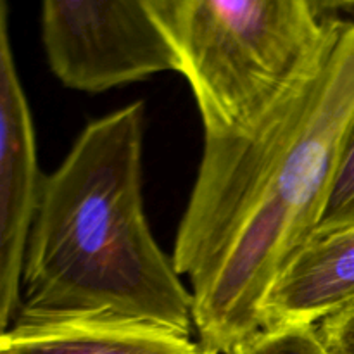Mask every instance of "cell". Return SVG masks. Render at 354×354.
Wrapping results in <instances>:
<instances>
[{
  "instance_id": "11",
  "label": "cell",
  "mask_w": 354,
  "mask_h": 354,
  "mask_svg": "<svg viewBox=\"0 0 354 354\" xmlns=\"http://www.w3.org/2000/svg\"><path fill=\"white\" fill-rule=\"evenodd\" d=\"M0 354H16L12 349V344H10L7 332L0 334Z\"/></svg>"
},
{
  "instance_id": "10",
  "label": "cell",
  "mask_w": 354,
  "mask_h": 354,
  "mask_svg": "<svg viewBox=\"0 0 354 354\" xmlns=\"http://www.w3.org/2000/svg\"><path fill=\"white\" fill-rule=\"evenodd\" d=\"M317 332L328 354H354V303L318 322Z\"/></svg>"
},
{
  "instance_id": "9",
  "label": "cell",
  "mask_w": 354,
  "mask_h": 354,
  "mask_svg": "<svg viewBox=\"0 0 354 354\" xmlns=\"http://www.w3.org/2000/svg\"><path fill=\"white\" fill-rule=\"evenodd\" d=\"M354 225V118L346 137L334 185L318 232H332Z\"/></svg>"
},
{
  "instance_id": "2",
  "label": "cell",
  "mask_w": 354,
  "mask_h": 354,
  "mask_svg": "<svg viewBox=\"0 0 354 354\" xmlns=\"http://www.w3.org/2000/svg\"><path fill=\"white\" fill-rule=\"evenodd\" d=\"M144 102L92 121L44 175L24 252L21 313L97 315L192 335V294L144 211Z\"/></svg>"
},
{
  "instance_id": "7",
  "label": "cell",
  "mask_w": 354,
  "mask_h": 354,
  "mask_svg": "<svg viewBox=\"0 0 354 354\" xmlns=\"http://www.w3.org/2000/svg\"><path fill=\"white\" fill-rule=\"evenodd\" d=\"M16 354H196L190 334L97 315L17 313L7 330Z\"/></svg>"
},
{
  "instance_id": "4",
  "label": "cell",
  "mask_w": 354,
  "mask_h": 354,
  "mask_svg": "<svg viewBox=\"0 0 354 354\" xmlns=\"http://www.w3.org/2000/svg\"><path fill=\"white\" fill-rule=\"evenodd\" d=\"M41 40L52 73L78 92L178 73L147 0H41Z\"/></svg>"
},
{
  "instance_id": "8",
  "label": "cell",
  "mask_w": 354,
  "mask_h": 354,
  "mask_svg": "<svg viewBox=\"0 0 354 354\" xmlns=\"http://www.w3.org/2000/svg\"><path fill=\"white\" fill-rule=\"evenodd\" d=\"M232 354H328L317 325H283L265 328Z\"/></svg>"
},
{
  "instance_id": "6",
  "label": "cell",
  "mask_w": 354,
  "mask_h": 354,
  "mask_svg": "<svg viewBox=\"0 0 354 354\" xmlns=\"http://www.w3.org/2000/svg\"><path fill=\"white\" fill-rule=\"evenodd\" d=\"M354 303V225L318 232L290 259L265 304V328L317 325Z\"/></svg>"
},
{
  "instance_id": "1",
  "label": "cell",
  "mask_w": 354,
  "mask_h": 354,
  "mask_svg": "<svg viewBox=\"0 0 354 354\" xmlns=\"http://www.w3.org/2000/svg\"><path fill=\"white\" fill-rule=\"evenodd\" d=\"M354 118V21L327 17L313 68L245 130L204 131L173 263L189 280L201 348L232 354L317 234Z\"/></svg>"
},
{
  "instance_id": "13",
  "label": "cell",
  "mask_w": 354,
  "mask_h": 354,
  "mask_svg": "<svg viewBox=\"0 0 354 354\" xmlns=\"http://www.w3.org/2000/svg\"><path fill=\"white\" fill-rule=\"evenodd\" d=\"M346 6H354V0H339V7H346Z\"/></svg>"
},
{
  "instance_id": "12",
  "label": "cell",
  "mask_w": 354,
  "mask_h": 354,
  "mask_svg": "<svg viewBox=\"0 0 354 354\" xmlns=\"http://www.w3.org/2000/svg\"><path fill=\"white\" fill-rule=\"evenodd\" d=\"M320 2H322V7H324V10L339 7V0H320Z\"/></svg>"
},
{
  "instance_id": "5",
  "label": "cell",
  "mask_w": 354,
  "mask_h": 354,
  "mask_svg": "<svg viewBox=\"0 0 354 354\" xmlns=\"http://www.w3.org/2000/svg\"><path fill=\"white\" fill-rule=\"evenodd\" d=\"M44 175L26 93L9 37L7 0H0V334L21 308L24 252Z\"/></svg>"
},
{
  "instance_id": "3",
  "label": "cell",
  "mask_w": 354,
  "mask_h": 354,
  "mask_svg": "<svg viewBox=\"0 0 354 354\" xmlns=\"http://www.w3.org/2000/svg\"><path fill=\"white\" fill-rule=\"evenodd\" d=\"M204 131L251 127L317 62L320 0H147Z\"/></svg>"
},
{
  "instance_id": "14",
  "label": "cell",
  "mask_w": 354,
  "mask_h": 354,
  "mask_svg": "<svg viewBox=\"0 0 354 354\" xmlns=\"http://www.w3.org/2000/svg\"><path fill=\"white\" fill-rule=\"evenodd\" d=\"M196 354H214V353H209V351H206V349H203V348H201L199 351H197Z\"/></svg>"
}]
</instances>
